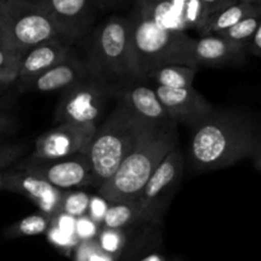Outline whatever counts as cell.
<instances>
[{
  "label": "cell",
  "mask_w": 261,
  "mask_h": 261,
  "mask_svg": "<svg viewBox=\"0 0 261 261\" xmlns=\"http://www.w3.org/2000/svg\"><path fill=\"white\" fill-rule=\"evenodd\" d=\"M245 51L250 53L251 55L260 58L261 56V27L257 28L256 32L254 33L249 42L245 45Z\"/></svg>",
  "instance_id": "1f68e13d"
},
{
  "label": "cell",
  "mask_w": 261,
  "mask_h": 261,
  "mask_svg": "<svg viewBox=\"0 0 261 261\" xmlns=\"http://www.w3.org/2000/svg\"><path fill=\"white\" fill-rule=\"evenodd\" d=\"M28 144L25 143H3L0 144V171L12 167L14 163L25 157Z\"/></svg>",
  "instance_id": "d4e9b609"
},
{
  "label": "cell",
  "mask_w": 261,
  "mask_h": 261,
  "mask_svg": "<svg viewBox=\"0 0 261 261\" xmlns=\"http://www.w3.org/2000/svg\"><path fill=\"white\" fill-rule=\"evenodd\" d=\"M155 94L171 119L177 124L190 126L203 120L213 111V105L206 101L198 91L190 88H167L155 86Z\"/></svg>",
  "instance_id": "8fae6325"
},
{
  "label": "cell",
  "mask_w": 261,
  "mask_h": 261,
  "mask_svg": "<svg viewBox=\"0 0 261 261\" xmlns=\"http://www.w3.org/2000/svg\"><path fill=\"white\" fill-rule=\"evenodd\" d=\"M97 242H98L99 247L105 252L116 257L120 254V251H121L122 246H124L125 239L120 229L106 228L105 231L101 232Z\"/></svg>",
  "instance_id": "484cf974"
},
{
  "label": "cell",
  "mask_w": 261,
  "mask_h": 261,
  "mask_svg": "<svg viewBox=\"0 0 261 261\" xmlns=\"http://www.w3.org/2000/svg\"><path fill=\"white\" fill-rule=\"evenodd\" d=\"M116 257L107 254L99 247L97 240H84L75 250V261H115Z\"/></svg>",
  "instance_id": "cb8c5ba5"
},
{
  "label": "cell",
  "mask_w": 261,
  "mask_h": 261,
  "mask_svg": "<svg viewBox=\"0 0 261 261\" xmlns=\"http://www.w3.org/2000/svg\"><path fill=\"white\" fill-rule=\"evenodd\" d=\"M0 32L4 47L18 55L46 41L68 38L33 0H0Z\"/></svg>",
  "instance_id": "5b68a950"
},
{
  "label": "cell",
  "mask_w": 261,
  "mask_h": 261,
  "mask_svg": "<svg viewBox=\"0 0 261 261\" xmlns=\"http://www.w3.org/2000/svg\"><path fill=\"white\" fill-rule=\"evenodd\" d=\"M18 69H2L0 70V96L7 92L12 84L17 83Z\"/></svg>",
  "instance_id": "f1b7e54d"
},
{
  "label": "cell",
  "mask_w": 261,
  "mask_h": 261,
  "mask_svg": "<svg viewBox=\"0 0 261 261\" xmlns=\"http://www.w3.org/2000/svg\"><path fill=\"white\" fill-rule=\"evenodd\" d=\"M64 191L36 176L9 167V193L25 196L37 206L40 213L51 219L60 214Z\"/></svg>",
  "instance_id": "4fadbf2b"
},
{
  "label": "cell",
  "mask_w": 261,
  "mask_h": 261,
  "mask_svg": "<svg viewBox=\"0 0 261 261\" xmlns=\"http://www.w3.org/2000/svg\"><path fill=\"white\" fill-rule=\"evenodd\" d=\"M139 221H142V212L139 203L134 200L109 204L101 223L109 229H120Z\"/></svg>",
  "instance_id": "ffe728a7"
},
{
  "label": "cell",
  "mask_w": 261,
  "mask_h": 261,
  "mask_svg": "<svg viewBox=\"0 0 261 261\" xmlns=\"http://www.w3.org/2000/svg\"><path fill=\"white\" fill-rule=\"evenodd\" d=\"M78 219L79 223H76V239H81L82 241L92 240V236L96 232V223L87 216Z\"/></svg>",
  "instance_id": "4316f807"
},
{
  "label": "cell",
  "mask_w": 261,
  "mask_h": 261,
  "mask_svg": "<svg viewBox=\"0 0 261 261\" xmlns=\"http://www.w3.org/2000/svg\"><path fill=\"white\" fill-rule=\"evenodd\" d=\"M130 20V50L138 81H145L157 69L167 65H186L188 48L193 37L186 32L161 27L148 12L143 2Z\"/></svg>",
  "instance_id": "3957f363"
},
{
  "label": "cell",
  "mask_w": 261,
  "mask_h": 261,
  "mask_svg": "<svg viewBox=\"0 0 261 261\" xmlns=\"http://www.w3.org/2000/svg\"><path fill=\"white\" fill-rule=\"evenodd\" d=\"M182 171L184 155L176 147L163 158L138 196L142 221L158 218L180 184Z\"/></svg>",
  "instance_id": "9c48e42d"
},
{
  "label": "cell",
  "mask_w": 261,
  "mask_h": 261,
  "mask_svg": "<svg viewBox=\"0 0 261 261\" xmlns=\"http://www.w3.org/2000/svg\"><path fill=\"white\" fill-rule=\"evenodd\" d=\"M12 168L36 176L60 190L92 185V168L87 150L55 160H37L28 155L14 163Z\"/></svg>",
  "instance_id": "ba28073f"
},
{
  "label": "cell",
  "mask_w": 261,
  "mask_h": 261,
  "mask_svg": "<svg viewBox=\"0 0 261 261\" xmlns=\"http://www.w3.org/2000/svg\"><path fill=\"white\" fill-rule=\"evenodd\" d=\"M176 261H182V260H180V259H176Z\"/></svg>",
  "instance_id": "74e56055"
},
{
  "label": "cell",
  "mask_w": 261,
  "mask_h": 261,
  "mask_svg": "<svg viewBox=\"0 0 261 261\" xmlns=\"http://www.w3.org/2000/svg\"><path fill=\"white\" fill-rule=\"evenodd\" d=\"M71 43L73 41L68 38H54L22 54L18 64L17 83L19 88L70 56Z\"/></svg>",
  "instance_id": "5bb4252c"
},
{
  "label": "cell",
  "mask_w": 261,
  "mask_h": 261,
  "mask_svg": "<svg viewBox=\"0 0 261 261\" xmlns=\"http://www.w3.org/2000/svg\"><path fill=\"white\" fill-rule=\"evenodd\" d=\"M140 261H165V259H163L161 255H157V254H153V255H149V256L144 257L143 260Z\"/></svg>",
  "instance_id": "e575fe53"
},
{
  "label": "cell",
  "mask_w": 261,
  "mask_h": 261,
  "mask_svg": "<svg viewBox=\"0 0 261 261\" xmlns=\"http://www.w3.org/2000/svg\"><path fill=\"white\" fill-rule=\"evenodd\" d=\"M58 23L64 35L75 40L83 33L96 7L94 0H33Z\"/></svg>",
  "instance_id": "2e32d148"
},
{
  "label": "cell",
  "mask_w": 261,
  "mask_h": 261,
  "mask_svg": "<svg viewBox=\"0 0 261 261\" xmlns=\"http://www.w3.org/2000/svg\"><path fill=\"white\" fill-rule=\"evenodd\" d=\"M0 47L5 48V47H4V45H3V38H2V32H0Z\"/></svg>",
  "instance_id": "8d00e7d4"
},
{
  "label": "cell",
  "mask_w": 261,
  "mask_h": 261,
  "mask_svg": "<svg viewBox=\"0 0 261 261\" xmlns=\"http://www.w3.org/2000/svg\"><path fill=\"white\" fill-rule=\"evenodd\" d=\"M149 126L152 125L139 119L120 99L101 126L97 127L87 148L92 186L98 189L115 175Z\"/></svg>",
  "instance_id": "277c9868"
},
{
  "label": "cell",
  "mask_w": 261,
  "mask_h": 261,
  "mask_svg": "<svg viewBox=\"0 0 261 261\" xmlns=\"http://www.w3.org/2000/svg\"><path fill=\"white\" fill-rule=\"evenodd\" d=\"M244 46L224 40L221 36H201L193 38L188 48L186 65L199 69V66H227L240 64L245 60Z\"/></svg>",
  "instance_id": "7c38bea8"
},
{
  "label": "cell",
  "mask_w": 261,
  "mask_h": 261,
  "mask_svg": "<svg viewBox=\"0 0 261 261\" xmlns=\"http://www.w3.org/2000/svg\"><path fill=\"white\" fill-rule=\"evenodd\" d=\"M0 191H9V168L0 171Z\"/></svg>",
  "instance_id": "d6a6232c"
},
{
  "label": "cell",
  "mask_w": 261,
  "mask_h": 261,
  "mask_svg": "<svg viewBox=\"0 0 261 261\" xmlns=\"http://www.w3.org/2000/svg\"><path fill=\"white\" fill-rule=\"evenodd\" d=\"M176 147L177 124L149 126L115 175L97 189L98 195L109 204L137 200L155 168Z\"/></svg>",
  "instance_id": "7a4b0ae2"
},
{
  "label": "cell",
  "mask_w": 261,
  "mask_h": 261,
  "mask_svg": "<svg viewBox=\"0 0 261 261\" xmlns=\"http://www.w3.org/2000/svg\"><path fill=\"white\" fill-rule=\"evenodd\" d=\"M260 134L252 115L213 109L191 126L189 157L196 172L226 168L245 158H259Z\"/></svg>",
  "instance_id": "6da1fadb"
},
{
  "label": "cell",
  "mask_w": 261,
  "mask_h": 261,
  "mask_svg": "<svg viewBox=\"0 0 261 261\" xmlns=\"http://www.w3.org/2000/svg\"><path fill=\"white\" fill-rule=\"evenodd\" d=\"M114 91L111 84L92 74L63 92L55 110V122L96 125Z\"/></svg>",
  "instance_id": "52a82bcc"
},
{
  "label": "cell",
  "mask_w": 261,
  "mask_h": 261,
  "mask_svg": "<svg viewBox=\"0 0 261 261\" xmlns=\"http://www.w3.org/2000/svg\"><path fill=\"white\" fill-rule=\"evenodd\" d=\"M254 14H261L260 4L237 2L224 9L218 10L206 18L203 27L198 31L201 36L219 35L223 31L228 30L236 23L241 22L245 18Z\"/></svg>",
  "instance_id": "ac0fdd59"
},
{
  "label": "cell",
  "mask_w": 261,
  "mask_h": 261,
  "mask_svg": "<svg viewBox=\"0 0 261 261\" xmlns=\"http://www.w3.org/2000/svg\"><path fill=\"white\" fill-rule=\"evenodd\" d=\"M239 0H200V3L203 4V7L205 8V10L208 12V14H213V13L218 12V10L224 9V8L229 7V5L234 4Z\"/></svg>",
  "instance_id": "f546056e"
},
{
  "label": "cell",
  "mask_w": 261,
  "mask_h": 261,
  "mask_svg": "<svg viewBox=\"0 0 261 261\" xmlns=\"http://www.w3.org/2000/svg\"><path fill=\"white\" fill-rule=\"evenodd\" d=\"M20 55L0 47V70L2 69H18Z\"/></svg>",
  "instance_id": "83f0119b"
},
{
  "label": "cell",
  "mask_w": 261,
  "mask_h": 261,
  "mask_svg": "<svg viewBox=\"0 0 261 261\" xmlns=\"http://www.w3.org/2000/svg\"><path fill=\"white\" fill-rule=\"evenodd\" d=\"M89 69L107 83L121 81L126 86L138 81L130 50L129 18L111 17L96 31Z\"/></svg>",
  "instance_id": "8992f818"
},
{
  "label": "cell",
  "mask_w": 261,
  "mask_h": 261,
  "mask_svg": "<svg viewBox=\"0 0 261 261\" xmlns=\"http://www.w3.org/2000/svg\"><path fill=\"white\" fill-rule=\"evenodd\" d=\"M89 66L84 65L73 55L68 56L65 60L56 64L48 70L33 78L23 87L20 91L35 92V93H51V92H64L74 84L92 75Z\"/></svg>",
  "instance_id": "9a60e30c"
},
{
  "label": "cell",
  "mask_w": 261,
  "mask_h": 261,
  "mask_svg": "<svg viewBox=\"0 0 261 261\" xmlns=\"http://www.w3.org/2000/svg\"><path fill=\"white\" fill-rule=\"evenodd\" d=\"M260 17L261 14H254L250 15V17L245 18L241 22L236 23L234 25H232L228 30L223 31L222 33L217 36H221L224 40L231 41V42L237 43V45L244 46L246 45L250 41V38L254 36V33L256 32L257 28L261 27L260 24Z\"/></svg>",
  "instance_id": "7402d4cb"
},
{
  "label": "cell",
  "mask_w": 261,
  "mask_h": 261,
  "mask_svg": "<svg viewBox=\"0 0 261 261\" xmlns=\"http://www.w3.org/2000/svg\"><path fill=\"white\" fill-rule=\"evenodd\" d=\"M121 99L139 119L152 126H166L176 124L155 94L154 88L144 81H133L125 86Z\"/></svg>",
  "instance_id": "e0dca14e"
},
{
  "label": "cell",
  "mask_w": 261,
  "mask_h": 261,
  "mask_svg": "<svg viewBox=\"0 0 261 261\" xmlns=\"http://www.w3.org/2000/svg\"><path fill=\"white\" fill-rule=\"evenodd\" d=\"M198 69L185 65H167L149 74L147 79H152L155 86L167 88H190ZM145 79V81H147Z\"/></svg>",
  "instance_id": "d6986e66"
},
{
  "label": "cell",
  "mask_w": 261,
  "mask_h": 261,
  "mask_svg": "<svg viewBox=\"0 0 261 261\" xmlns=\"http://www.w3.org/2000/svg\"><path fill=\"white\" fill-rule=\"evenodd\" d=\"M15 129H17V120L10 115L0 111V137L12 134Z\"/></svg>",
  "instance_id": "4dcf8cb0"
},
{
  "label": "cell",
  "mask_w": 261,
  "mask_h": 261,
  "mask_svg": "<svg viewBox=\"0 0 261 261\" xmlns=\"http://www.w3.org/2000/svg\"><path fill=\"white\" fill-rule=\"evenodd\" d=\"M51 223H53V219L45 214H32L10 224L8 228H5L4 236L7 239L40 236L50 229Z\"/></svg>",
  "instance_id": "44dd1931"
},
{
  "label": "cell",
  "mask_w": 261,
  "mask_h": 261,
  "mask_svg": "<svg viewBox=\"0 0 261 261\" xmlns=\"http://www.w3.org/2000/svg\"><path fill=\"white\" fill-rule=\"evenodd\" d=\"M96 130L97 125L94 124L56 125L36 139L35 149L30 157L37 160H55L84 152Z\"/></svg>",
  "instance_id": "30bf717a"
},
{
  "label": "cell",
  "mask_w": 261,
  "mask_h": 261,
  "mask_svg": "<svg viewBox=\"0 0 261 261\" xmlns=\"http://www.w3.org/2000/svg\"><path fill=\"white\" fill-rule=\"evenodd\" d=\"M91 198L92 196L84 191L65 190L61 200L60 214H65L71 218H82L88 216Z\"/></svg>",
  "instance_id": "603a6c76"
},
{
  "label": "cell",
  "mask_w": 261,
  "mask_h": 261,
  "mask_svg": "<svg viewBox=\"0 0 261 261\" xmlns=\"http://www.w3.org/2000/svg\"><path fill=\"white\" fill-rule=\"evenodd\" d=\"M239 2H245V3H252V4H260L261 0H239Z\"/></svg>",
  "instance_id": "d590c367"
},
{
  "label": "cell",
  "mask_w": 261,
  "mask_h": 261,
  "mask_svg": "<svg viewBox=\"0 0 261 261\" xmlns=\"http://www.w3.org/2000/svg\"><path fill=\"white\" fill-rule=\"evenodd\" d=\"M119 0H94L96 3V7L99 8H110V7H114Z\"/></svg>",
  "instance_id": "836d02e7"
}]
</instances>
